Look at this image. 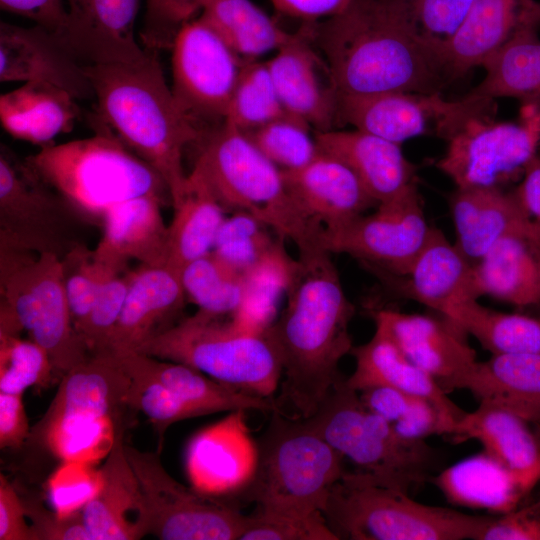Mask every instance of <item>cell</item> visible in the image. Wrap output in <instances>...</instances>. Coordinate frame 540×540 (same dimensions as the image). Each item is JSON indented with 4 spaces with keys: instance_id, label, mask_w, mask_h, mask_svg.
I'll list each match as a JSON object with an SVG mask.
<instances>
[{
    "instance_id": "f1b7e54d",
    "label": "cell",
    "mask_w": 540,
    "mask_h": 540,
    "mask_svg": "<svg viewBox=\"0 0 540 540\" xmlns=\"http://www.w3.org/2000/svg\"><path fill=\"white\" fill-rule=\"evenodd\" d=\"M320 152L352 169L366 190L380 204L417 184V169L400 145L360 130L317 132Z\"/></svg>"
},
{
    "instance_id": "7c38bea8",
    "label": "cell",
    "mask_w": 540,
    "mask_h": 540,
    "mask_svg": "<svg viewBox=\"0 0 540 540\" xmlns=\"http://www.w3.org/2000/svg\"><path fill=\"white\" fill-rule=\"evenodd\" d=\"M85 218L19 162L7 148L0 154V244L63 258L85 244Z\"/></svg>"
},
{
    "instance_id": "83f0119b",
    "label": "cell",
    "mask_w": 540,
    "mask_h": 540,
    "mask_svg": "<svg viewBox=\"0 0 540 540\" xmlns=\"http://www.w3.org/2000/svg\"><path fill=\"white\" fill-rule=\"evenodd\" d=\"M393 281L403 297L444 315L452 306L478 299L473 264L435 227L404 276L378 274Z\"/></svg>"
},
{
    "instance_id": "6125c7cd",
    "label": "cell",
    "mask_w": 540,
    "mask_h": 540,
    "mask_svg": "<svg viewBox=\"0 0 540 540\" xmlns=\"http://www.w3.org/2000/svg\"><path fill=\"white\" fill-rule=\"evenodd\" d=\"M512 191L526 219L540 232V153L527 164Z\"/></svg>"
},
{
    "instance_id": "ac0fdd59",
    "label": "cell",
    "mask_w": 540,
    "mask_h": 540,
    "mask_svg": "<svg viewBox=\"0 0 540 540\" xmlns=\"http://www.w3.org/2000/svg\"><path fill=\"white\" fill-rule=\"evenodd\" d=\"M375 327L383 330L416 366L449 393L477 362L467 334L450 318L403 313L392 309L373 312Z\"/></svg>"
},
{
    "instance_id": "60d3db41",
    "label": "cell",
    "mask_w": 540,
    "mask_h": 540,
    "mask_svg": "<svg viewBox=\"0 0 540 540\" xmlns=\"http://www.w3.org/2000/svg\"><path fill=\"white\" fill-rule=\"evenodd\" d=\"M444 316L473 336L492 355L540 354V318L505 313L471 299L452 306Z\"/></svg>"
},
{
    "instance_id": "c3c4849f",
    "label": "cell",
    "mask_w": 540,
    "mask_h": 540,
    "mask_svg": "<svg viewBox=\"0 0 540 540\" xmlns=\"http://www.w3.org/2000/svg\"><path fill=\"white\" fill-rule=\"evenodd\" d=\"M413 34L442 57L473 0H394ZM443 58V57H442Z\"/></svg>"
},
{
    "instance_id": "d6a6232c",
    "label": "cell",
    "mask_w": 540,
    "mask_h": 540,
    "mask_svg": "<svg viewBox=\"0 0 540 540\" xmlns=\"http://www.w3.org/2000/svg\"><path fill=\"white\" fill-rule=\"evenodd\" d=\"M449 208L456 232L454 244L473 265L504 236L537 230L524 216L512 190L455 188Z\"/></svg>"
},
{
    "instance_id": "9a60e30c",
    "label": "cell",
    "mask_w": 540,
    "mask_h": 540,
    "mask_svg": "<svg viewBox=\"0 0 540 540\" xmlns=\"http://www.w3.org/2000/svg\"><path fill=\"white\" fill-rule=\"evenodd\" d=\"M171 49L178 107L201 132L203 124H223L245 61L200 17L180 29Z\"/></svg>"
},
{
    "instance_id": "7bdbcfd3",
    "label": "cell",
    "mask_w": 540,
    "mask_h": 540,
    "mask_svg": "<svg viewBox=\"0 0 540 540\" xmlns=\"http://www.w3.org/2000/svg\"><path fill=\"white\" fill-rule=\"evenodd\" d=\"M287 115L267 62L245 61L224 124L246 132Z\"/></svg>"
},
{
    "instance_id": "d4e9b609",
    "label": "cell",
    "mask_w": 540,
    "mask_h": 540,
    "mask_svg": "<svg viewBox=\"0 0 540 540\" xmlns=\"http://www.w3.org/2000/svg\"><path fill=\"white\" fill-rule=\"evenodd\" d=\"M282 175L298 206L323 230L341 226L378 206L350 167L322 152L307 165L282 171Z\"/></svg>"
},
{
    "instance_id": "2e32d148",
    "label": "cell",
    "mask_w": 540,
    "mask_h": 540,
    "mask_svg": "<svg viewBox=\"0 0 540 540\" xmlns=\"http://www.w3.org/2000/svg\"><path fill=\"white\" fill-rule=\"evenodd\" d=\"M477 107L465 96L447 100L441 93L338 95V120L400 145L425 134L447 140Z\"/></svg>"
},
{
    "instance_id": "d6986e66",
    "label": "cell",
    "mask_w": 540,
    "mask_h": 540,
    "mask_svg": "<svg viewBox=\"0 0 540 540\" xmlns=\"http://www.w3.org/2000/svg\"><path fill=\"white\" fill-rule=\"evenodd\" d=\"M66 20L56 37L82 65L145 60L135 39L139 0H64Z\"/></svg>"
},
{
    "instance_id": "e0dca14e",
    "label": "cell",
    "mask_w": 540,
    "mask_h": 540,
    "mask_svg": "<svg viewBox=\"0 0 540 540\" xmlns=\"http://www.w3.org/2000/svg\"><path fill=\"white\" fill-rule=\"evenodd\" d=\"M244 410L230 412L189 440L185 470L193 489L211 497L241 494L258 463V443L250 433Z\"/></svg>"
},
{
    "instance_id": "816d5d0a",
    "label": "cell",
    "mask_w": 540,
    "mask_h": 540,
    "mask_svg": "<svg viewBox=\"0 0 540 540\" xmlns=\"http://www.w3.org/2000/svg\"><path fill=\"white\" fill-rule=\"evenodd\" d=\"M133 270L110 275L102 284L80 331L91 354L109 352L112 334L121 315Z\"/></svg>"
},
{
    "instance_id": "11a10c76",
    "label": "cell",
    "mask_w": 540,
    "mask_h": 540,
    "mask_svg": "<svg viewBox=\"0 0 540 540\" xmlns=\"http://www.w3.org/2000/svg\"><path fill=\"white\" fill-rule=\"evenodd\" d=\"M478 540H540V509L531 505L491 517Z\"/></svg>"
},
{
    "instance_id": "8fae6325",
    "label": "cell",
    "mask_w": 540,
    "mask_h": 540,
    "mask_svg": "<svg viewBox=\"0 0 540 540\" xmlns=\"http://www.w3.org/2000/svg\"><path fill=\"white\" fill-rule=\"evenodd\" d=\"M495 109L469 116L446 140L436 167L456 188H503L521 180L540 149V102H524L515 121L494 120Z\"/></svg>"
},
{
    "instance_id": "7a4b0ae2",
    "label": "cell",
    "mask_w": 540,
    "mask_h": 540,
    "mask_svg": "<svg viewBox=\"0 0 540 540\" xmlns=\"http://www.w3.org/2000/svg\"><path fill=\"white\" fill-rule=\"evenodd\" d=\"M307 27L338 95L433 94L452 82L441 55L413 34L394 0H351Z\"/></svg>"
},
{
    "instance_id": "ee69618b",
    "label": "cell",
    "mask_w": 540,
    "mask_h": 540,
    "mask_svg": "<svg viewBox=\"0 0 540 540\" xmlns=\"http://www.w3.org/2000/svg\"><path fill=\"white\" fill-rule=\"evenodd\" d=\"M270 227L254 216L237 211L225 218L212 252L234 270L248 275L265 262L282 254Z\"/></svg>"
},
{
    "instance_id": "603a6c76",
    "label": "cell",
    "mask_w": 540,
    "mask_h": 540,
    "mask_svg": "<svg viewBox=\"0 0 540 540\" xmlns=\"http://www.w3.org/2000/svg\"><path fill=\"white\" fill-rule=\"evenodd\" d=\"M539 29L540 2L536 0H473L442 51L452 81L482 66L519 33Z\"/></svg>"
},
{
    "instance_id": "ab89813d",
    "label": "cell",
    "mask_w": 540,
    "mask_h": 540,
    "mask_svg": "<svg viewBox=\"0 0 540 540\" xmlns=\"http://www.w3.org/2000/svg\"><path fill=\"white\" fill-rule=\"evenodd\" d=\"M485 77L467 94L484 99L512 97L540 102V39L538 31L516 35L483 64Z\"/></svg>"
},
{
    "instance_id": "f6af8a7d",
    "label": "cell",
    "mask_w": 540,
    "mask_h": 540,
    "mask_svg": "<svg viewBox=\"0 0 540 540\" xmlns=\"http://www.w3.org/2000/svg\"><path fill=\"white\" fill-rule=\"evenodd\" d=\"M239 540H339L322 511L256 505Z\"/></svg>"
},
{
    "instance_id": "7dc6e473",
    "label": "cell",
    "mask_w": 540,
    "mask_h": 540,
    "mask_svg": "<svg viewBox=\"0 0 540 540\" xmlns=\"http://www.w3.org/2000/svg\"><path fill=\"white\" fill-rule=\"evenodd\" d=\"M55 380L47 352L31 339L0 334V392L23 394Z\"/></svg>"
},
{
    "instance_id": "91938a15",
    "label": "cell",
    "mask_w": 540,
    "mask_h": 540,
    "mask_svg": "<svg viewBox=\"0 0 540 540\" xmlns=\"http://www.w3.org/2000/svg\"><path fill=\"white\" fill-rule=\"evenodd\" d=\"M3 10L26 17L35 25L59 34L66 20L64 0H0Z\"/></svg>"
},
{
    "instance_id": "cb8c5ba5",
    "label": "cell",
    "mask_w": 540,
    "mask_h": 540,
    "mask_svg": "<svg viewBox=\"0 0 540 540\" xmlns=\"http://www.w3.org/2000/svg\"><path fill=\"white\" fill-rule=\"evenodd\" d=\"M163 198L143 195L112 207L103 218V234L92 249L94 259L111 272L128 263L160 266L168 262V225L161 213Z\"/></svg>"
},
{
    "instance_id": "5bb4252c",
    "label": "cell",
    "mask_w": 540,
    "mask_h": 540,
    "mask_svg": "<svg viewBox=\"0 0 540 540\" xmlns=\"http://www.w3.org/2000/svg\"><path fill=\"white\" fill-rule=\"evenodd\" d=\"M372 214H361L332 229H324L320 245L331 254H347L377 274L404 276L425 244L428 225L417 184L380 203Z\"/></svg>"
},
{
    "instance_id": "9f6ffc18",
    "label": "cell",
    "mask_w": 540,
    "mask_h": 540,
    "mask_svg": "<svg viewBox=\"0 0 540 540\" xmlns=\"http://www.w3.org/2000/svg\"><path fill=\"white\" fill-rule=\"evenodd\" d=\"M392 426L402 438L421 441L430 435L445 434L447 422L432 402L416 396L406 413Z\"/></svg>"
},
{
    "instance_id": "681fc988",
    "label": "cell",
    "mask_w": 540,
    "mask_h": 540,
    "mask_svg": "<svg viewBox=\"0 0 540 540\" xmlns=\"http://www.w3.org/2000/svg\"><path fill=\"white\" fill-rule=\"evenodd\" d=\"M61 263L72 321L80 335L102 284L115 273L98 263L86 244L72 249L61 259Z\"/></svg>"
},
{
    "instance_id": "1f68e13d",
    "label": "cell",
    "mask_w": 540,
    "mask_h": 540,
    "mask_svg": "<svg viewBox=\"0 0 540 540\" xmlns=\"http://www.w3.org/2000/svg\"><path fill=\"white\" fill-rule=\"evenodd\" d=\"M477 297L526 307L540 304V233H510L498 240L473 265Z\"/></svg>"
},
{
    "instance_id": "f907efd6",
    "label": "cell",
    "mask_w": 540,
    "mask_h": 540,
    "mask_svg": "<svg viewBox=\"0 0 540 540\" xmlns=\"http://www.w3.org/2000/svg\"><path fill=\"white\" fill-rule=\"evenodd\" d=\"M127 374L131 379L129 402L138 413L149 419L158 437L159 452L171 425L201 416L160 382L138 374Z\"/></svg>"
},
{
    "instance_id": "be15d7a7",
    "label": "cell",
    "mask_w": 540,
    "mask_h": 540,
    "mask_svg": "<svg viewBox=\"0 0 540 540\" xmlns=\"http://www.w3.org/2000/svg\"><path fill=\"white\" fill-rule=\"evenodd\" d=\"M351 0H271L281 14L304 23L318 22L342 12Z\"/></svg>"
},
{
    "instance_id": "680465c9",
    "label": "cell",
    "mask_w": 540,
    "mask_h": 540,
    "mask_svg": "<svg viewBox=\"0 0 540 540\" xmlns=\"http://www.w3.org/2000/svg\"><path fill=\"white\" fill-rule=\"evenodd\" d=\"M31 428L23 404V394L0 392V447L19 450L30 436Z\"/></svg>"
},
{
    "instance_id": "5b68a950",
    "label": "cell",
    "mask_w": 540,
    "mask_h": 540,
    "mask_svg": "<svg viewBox=\"0 0 540 540\" xmlns=\"http://www.w3.org/2000/svg\"><path fill=\"white\" fill-rule=\"evenodd\" d=\"M195 169L225 211L246 212L298 251L321 247L323 227L311 220L289 193L282 171L239 129L221 124L205 138Z\"/></svg>"
},
{
    "instance_id": "f546056e",
    "label": "cell",
    "mask_w": 540,
    "mask_h": 540,
    "mask_svg": "<svg viewBox=\"0 0 540 540\" xmlns=\"http://www.w3.org/2000/svg\"><path fill=\"white\" fill-rule=\"evenodd\" d=\"M112 353L127 373L160 382L201 416L224 411L271 412L275 409L273 398L261 397L226 385L183 363L160 359L135 350Z\"/></svg>"
},
{
    "instance_id": "7402d4cb",
    "label": "cell",
    "mask_w": 540,
    "mask_h": 540,
    "mask_svg": "<svg viewBox=\"0 0 540 540\" xmlns=\"http://www.w3.org/2000/svg\"><path fill=\"white\" fill-rule=\"evenodd\" d=\"M0 81L44 82L56 85L77 100L94 98L84 65L56 35L35 25L0 23Z\"/></svg>"
},
{
    "instance_id": "4fadbf2b",
    "label": "cell",
    "mask_w": 540,
    "mask_h": 540,
    "mask_svg": "<svg viewBox=\"0 0 540 540\" xmlns=\"http://www.w3.org/2000/svg\"><path fill=\"white\" fill-rule=\"evenodd\" d=\"M124 451L143 495L148 535L161 540L240 539L245 515L235 505L178 482L163 466L159 452L127 443Z\"/></svg>"
},
{
    "instance_id": "8d00e7d4",
    "label": "cell",
    "mask_w": 540,
    "mask_h": 540,
    "mask_svg": "<svg viewBox=\"0 0 540 540\" xmlns=\"http://www.w3.org/2000/svg\"><path fill=\"white\" fill-rule=\"evenodd\" d=\"M77 99L44 82H25L0 97L2 127L13 137L42 147L72 130L80 117Z\"/></svg>"
},
{
    "instance_id": "4316f807",
    "label": "cell",
    "mask_w": 540,
    "mask_h": 540,
    "mask_svg": "<svg viewBox=\"0 0 540 540\" xmlns=\"http://www.w3.org/2000/svg\"><path fill=\"white\" fill-rule=\"evenodd\" d=\"M186 298L180 270L168 264L140 265L132 272L109 352L136 350L172 326Z\"/></svg>"
},
{
    "instance_id": "ba28073f",
    "label": "cell",
    "mask_w": 540,
    "mask_h": 540,
    "mask_svg": "<svg viewBox=\"0 0 540 540\" xmlns=\"http://www.w3.org/2000/svg\"><path fill=\"white\" fill-rule=\"evenodd\" d=\"M135 351L183 363L247 393L273 398L282 361L269 326L256 329L197 311Z\"/></svg>"
},
{
    "instance_id": "74e56055",
    "label": "cell",
    "mask_w": 540,
    "mask_h": 540,
    "mask_svg": "<svg viewBox=\"0 0 540 540\" xmlns=\"http://www.w3.org/2000/svg\"><path fill=\"white\" fill-rule=\"evenodd\" d=\"M171 204L174 212L168 224L167 264L182 271L213 250L226 211L195 169L187 175L182 194Z\"/></svg>"
},
{
    "instance_id": "6da1fadb",
    "label": "cell",
    "mask_w": 540,
    "mask_h": 540,
    "mask_svg": "<svg viewBox=\"0 0 540 540\" xmlns=\"http://www.w3.org/2000/svg\"><path fill=\"white\" fill-rule=\"evenodd\" d=\"M286 270L287 303L269 325L282 361L283 380L273 398L287 417L313 416L341 376V359L353 348L348 299L331 253L322 247L298 251Z\"/></svg>"
},
{
    "instance_id": "4dcf8cb0",
    "label": "cell",
    "mask_w": 540,
    "mask_h": 540,
    "mask_svg": "<svg viewBox=\"0 0 540 540\" xmlns=\"http://www.w3.org/2000/svg\"><path fill=\"white\" fill-rule=\"evenodd\" d=\"M350 354L355 369L345 379L351 389L359 392L373 386H388L405 393L425 398L441 412L449 428L465 413L447 396L437 381L412 363L380 328L375 327L372 338L353 346Z\"/></svg>"
},
{
    "instance_id": "94428289",
    "label": "cell",
    "mask_w": 540,
    "mask_h": 540,
    "mask_svg": "<svg viewBox=\"0 0 540 540\" xmlns=\"http://www.w3.org/2000/svg\"><path fill=\"white\" fill-rule=\"evenodd\" d=\"M360 401L370 412L391 424L401 418L415 395L388 386H373L358 392Z\"/></svg>"
},
{
    "instance_id": "52a82bcc",
    "label": "cell",
    "mask_w": 540,
    "mask_h": 540,
    "mask_svg": "<svg viewBox=\"0 0 540 540\" xmlns=\"http://www.w3.org/2000/svg\"><path fill=\"white\" fill-rule=\"evenodd\" d=\"M322 513L338 539L350 540H478L491 519L419 503L362 470L343 473Z\"/></svg>"
},
{
    "instance_id": "db71d44e",
    "label": "cell",
    "mask_w": 540,
    "mask_h": 540,
    "mask_svg": "<svg viewBox=\"0 0 540 540\" xmlns=\"http://www.w3.org/2000/svg\"><path fill=\"white\" fill-rule=\"evenodd\" d=\"M22 499L34 540H93L82 511L59 515L48 510L37 499Z\"/></svg>"
},
{
    "instance_id": "d590c367",
    "label": "cell",
    "mask_w": 540,
    "mask_h": 540,
    "mask_svg": "<svg viewBox=\"0 0 540 540\" xmlns=\"http://www.w3.org/2000/svg\"><path fill=\"white\" fill-rule=\"evenodd\" d=\"M529 422L488 403L465 412L448 430L458 440L475 439L491 456L524 475L534 486L540 481V439Z\"/></svg>"
},
{
    "instance_id": "e575fe53",
    "label": "cell",
    "mask_w": 540,
    "mask_h": 540,
    "mask_svg": "<svg viewBox=\"0 0 540 540\" xmlns=\"http://www.w3.org/2000/svg\"><path fill=\"white\" fill-rule=\"evenodd\" d=\"M455 389H466L479 403L540 424V354H497L477 360Z\"/></svg>"
},
{
    "instance_id": "30bf717a",
    "label": "cell",
    "mask_w": 540,
    "mask_h": 540,
    "mask_svg": "<svg viewBox=\"0 0 540 540\" xmlns=\"http://www.w3.org/2000/svg\"><path fill=\"white\" fill-rule=\"evenodd\" d=\"M309 424L359 470L408 492L430 479L437 456L424 440L402 438L392 424L370 412L341 376Z\"/></svg>"
},
{
    "instance_id": "836d02e7",
    "label": "cell",
    "mask_w": 540,
    "mask_h": 540,
    "mask_svg": "<svg viewBox=\"0 0 540 540\" xmlns=\"http://www.w3.org/2000/svg\"><path fill=\"white\" fill-rule=\"evenodd\" d=\"M453 505L505 514L517 508L534 485L486 451L469 456L432 478Z\"/></svg>"
},
{
    "instance_id": "44dd1931",
    "label": "cell",
    "mask_w": 540,
    "mask_h": 540,
    "mask_svg": "<svg viewBox=\"0 0 540 540\" xmlns=\"http://www.w3.org/2000/svg\"><path fill=\"white\" fill-rule=\"evenodd\" d=\"M19 327L47 352L55 380L91 355L74 327L58 256H38L33 291Z\"/></svg>"
},
{
    "instance_id": "b9f144b4",
    "label": "cell",
    "mask_w": 540,
    "mask_h": 540,
    "mask_svg": "<svg viewBox=\"0 0 540 540\" xmlns=\"http://www.w3.org/2000/svg\"><path fill=\"white\" fill-rule=\"evenodd\" d=\"M186 297L198 310L222 317L236 314L247 295V276L229 267L212 251L181 271Z\"/></svg>"
},
{
    "instance_id": "3957f363",
    "label": "cell",
    "mask_w": 540,
    "mask_h": 540,
    "mask_svg": "<svg viewBox=\"0 0 540 540\" xmlns=\"http://www.w3.org/2000/svg\"><path fill=\"white\" fill-rule=\"evenodd\" d=\"M84 71L99 124L161 175L174 202L187 179L184 150L203 133L178 107L156 52L135 63L85 65Z\"/></svg>"
},
{
    "instance_id": "f35d334b",
    "label": "cell",
    "mask_w": 540,
    "mask_h": 540,
    "mask_svg": "<svg viewBox=\"0 0 540 540\" xmlns=\"http://www.w3.org/2000/svg\"><path fill=\"white\" fill-rule=\"evenodd\" d=\"M199 17L243 61L278 50L293 36L250 0H210Z\"/></svg>"
},
{
    "instance_id": "484cf974",
    "label": "cell",
    "mask_w": 540,
    "mask_h": 540,
    "mask_svg": "<svg viewBox=\"0 0 540 540\" xmlns=\"http://www.w3.org/2000/svg\"><path fill=\"white\" fill-rule=\"evenodd\" d=\"M117 431L99 470V487L82 511L93 540H137L148 535L147 513L138 479Z\"/></svg>"
},
{
    "instance_id": "8992f818",
    "label": "cell",
    "mask_w": 540,
    "mask_h": 540,
    "mask_svg": "<svg viewBox=\"0 0 540 540\" xmlns=\"http://www.w3.org/2000/svg\"><path fill=\"white\" fill-rule=\"evenodd\" d=\"M96 134L48 145L25 158L27 166L85 219H102L115 205L143 195L165 199L161 175L115 134L97 124Z\"/></svg>"
},
{
    "instance_id": "9c48e42d",
    "label": "cell",
    "mask_w": 540,
    "mask_h": 540,
    "mask_svg": "<svg viewBox=\"0 0 540 540\" xmlns=\"http://www.w3.org/2000/svg\"><path fill=\"white\" fill-rule=\"evenodd\" d=\"M343 458L306 419L273 409L258 443L256 472L241 495L256 505L323 511L345 472Z\"/></svg>"
},
{
    "instance_id": "bcb514c9",
    "label": "cell",
    "mask_w": 540,
    "mask_h": 540,
    "mask_svg": "<svg viewBox=\"0 0 540 540\" xmlns=\"http://www.w3.org/2000/svg\"><path fill=\"white\" fill-rule=\"evenodd\" d=\"M303 120L287 115L244 132L252 143L280 170H295L318 156L315 137Z\"/></svg>"
},
{
    "instance_id": "ffe728a7",
    "label": "cell",
    "mask_w": 540,
    "mask_h": 540,
    "mask_svg": "<svg viewBox=\"0 0 540 540\" xmlns=\"http://www.w3.org/2000/svg\"><path fill=\"white\" fill-rule=\"evenodd\" d=\"M267 65L285 110L317 132L333 130L338 93L328 66L314 47L304 23Z\"/></svg>"
},
{
    "instance_id": "f5cc1de1",
    "label": "cell",
    "mask_w": 540,
    "mask_h": 540,
    "mask_svg": "<svg viewBox=\"0 0 540 540\" xmlns=\"http://www.w3.org/2000/svg\"><path fill=\"white\" fill-rule=\"evenodd\" d=\"M210 0H147L141 40L149 51L172 47L176 35Z\"/></svg>"
},
{
    "instance_id": "e7e4bbea",
    "label": "cell",
    "mask_w": 540,
    "mask_h": 540,
    "mask_svg": "<svg viewBox=\"0 0 540 540\" xmlns=\"http://www.w3.org/2000/svg\"><path fill=\"white\" fill-rule=\"evenodd\" d=\"M532 506L540 509V500L537 501L536 503L532 504Z\"/></svg>"
},
{
    "instance_id": "6f0895ef",
    "label": "cell",
    "mask_w": 540,
    "mask_h": 540,
    "mask_svg": "<svg viewBox=\"0 0 540 540\" xmlns=\"http://www.w3.org/2000/svg\"><path fill=\"white\" fill-rule=\"evenodd\" d=\"M23 499L7 477L0 474V540H34Z\"/></svg>"
},
{
    "instance_id": "277c9868",
    "label": "cell",
    "mask_w": 540,
    "mask_h": 540,
    "mask_svg": "<svg viewBox=\"0 0 540 540\" xmlns=\"http://www.w3.org/2000/svg\"><path fill=\"white\" fill-rule=\"evenodd\" d=\"M131 379L112 352L91 354L59 380L46 412L25 446L64 462L108 454L117 431L127 432L138 412L129 402Z\"/></svg>"
}]
</instances>
